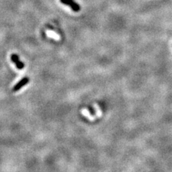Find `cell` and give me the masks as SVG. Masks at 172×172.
Listing matches in <instances>:
<instances>
[{
  "instance_id": "1",
  "label": "cell",
  "mask_w": 172,
  "mask_h": 172,
  "mask_svg": "<svg viewBox=\"0 0 172 172\" xmlns=\"http://www.w3.org/2000/svg\"><path fill=\"white\" fill-rule=\"evenodd\" d=\"M60 2L70 7L71 10L75 12H77L80 10V6L74 0H60Z\"/></svg>"
},
{
  "instance_id": "2",
  "label": "cell",
  "mask_w": 172,
  "mask_h": 172,
  "mask_svg": "<svg viewBox=\"0 0 172 172\" xmlns=\"http://www.w3.org/2000/svg\"><path fill=\"white\" fill-rule=\"evenodd\" d=\"M29 82H30V78H28V77H23L22 80H19V81L18 82V83H17L15 86H14V88L12 89L13 92H17V91L19 90L21 88H23V87L26 86L27 83H29Z\"/></svg>"
},
{
  "instance_id": "3",
  "label": "cell",
  "mask_w": 172,
  "mask_h": 172,
  "mask_svg": "<svg viewBox=\"0 0 172 172\" xmlns=\"http://www.w3.org/2000/svg\"><path fill=\"white\" fill-rule=\"evenodd\" d=\"M11 60L14 62V63L15 64V65L17 66V68L19 70H22L25 68V64L24 62H21L19 60V56L16 54H12L11 55Z\"/></svg>"
},
{
  "instance_id": "4",
  "label": "cell",
  "mask_w": 172,
  "mask_h": 172,
  "mask_svg": "<svg viewBox=\"0 0 172 172\" xmlns=\"http://www.w3.org/2000/svg\"><path fill=\"white\" fill-rule=\"evenodd\" d=\"M48 35L50 36V37H52L55 38V39H58V36H57V35L55 34L54 32H48Z\"/></svg>"
}]
</instances>
